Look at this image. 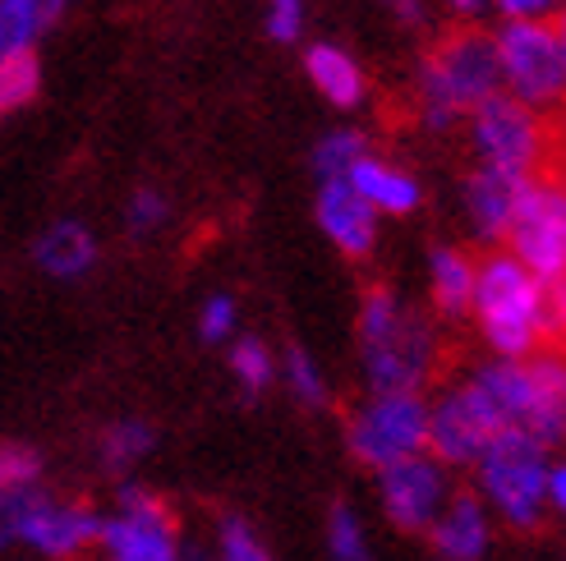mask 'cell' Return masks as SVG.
<instances>
[{"instance_id": "22", "label": "cell", "mask_w": 566, "mask_h": 561, "mask_svg": "<svg viewBox=\"0 0 566 561\" xmlns=\"http://www.w3.org/2000/svg\"><path fill=\"white\" fill-rule=\"evenodd\" d=\"M276 387H286L291 401L304 410H323L332 401V378L318 354H308L304 346H286L276 354Z\"/></svg>"}, {"instance_id": "36", "label": "cell", "mask_w": 566, "mask_h": 561, "mask_svg": "<svg viewBox=\"0 0 566 561\" xmlns=\"http://www.w3.org/2000/svg\"><path fill=\"white\" fill-rule=\"evenodd\" d=\"M433 10L447 14L457 28H479L493 14V0H433Z\"/></svg>"}, {"instance_id": "32", "label": "cell", "mask_w": 566, "mask_h": 561, "mask_svg": "<svg viewBox=\"0 0 566 561\" xmlns=\"http://www.w3.org/2000/svg\"><path fill=\"white\" fill-rule=\"evenodd\" d=\"M308 28V0H263V33L276 46H295Z\"/></svg>"}, {"instance_id": "19", "label": "cell", "mask_w": 566, "mask_h": 561, "mask_svg": "<svg viewBox=\"0 0 566 561\" xmlns=\"http://www.w3.org/2000/svg\"><path fill=\"white\" fill-rule=\"evenodd\" d=\"M97 235L83 226V221L65 216V221H51V226L38 235L33 244V263L55 276V280H78V276H88L97 267Z\"/></svg>"}, {"instance_id": "17", "label": "cell", "mask_w": 566, "mask_h": 561, "mask_svg": "<svg viewBox=\"0 0 566 561\" xmlns=\"http://www.w3.org/2000/svg\"><path fill=\"white\" fill-rule=\"evenodd\" d=\"M350 189L369 203L378 216H415L423 208V180L410 171L406 161L396 157H382V152H364L355 166H350Z\"/></svg>"}, {"instance_id": "29", "label": "cell", "mask_w": 566, "mask_h": 561, "mask_svg": "<svg viewBox=\"0 0 566 561\" xmlns=\"http://www.w3.org/2000/svg\"><path fill=\"white\" fill-rule=\"evenodd\" d=\"M46 474V461L38 446L6 437L0 442V493H19V488H38Z\"/></svg>"}, {"instance_id": "35", "label": "cell", "mask_w": 566, "mask_h": 561, "mask_svg": "<svg viewBox=\"0 0 566 561\" xmlns=\"http://www.w3.org/2000/svg\"><path fill=\"white\" fill-rule=\"evenodd\" d=\"M562 6H566V0H493V14L497 19H539V23H553Z\"/></svg>"}, {"instance_id": "31", "label": "cell", "mask_w": 566, "mask_h": 561, "mask_svg": "<svg viewBox=\"0 0 566 561\" xmlns=\"http://www.w3.org/2000/svg\"><path fill=\"white\" fill-rule=\"evenodd\" d=\"M166 221H171V199H166L161 189L144 184V189H134V193H129V203H125V231H129L134 240L157 235Z\"/></svg>"}, {"instance_id": "18", "label": "cell", "mask_w": 566, "mask_h": 561, "mask_svg": "<svg viewBox=\"0 0 566 561\" xmlns=\"http://www.w3.org/2000/svg\"><path fill=\"white\" fill-rule=\"evenodd\" d=\"M304 78L314 93L336 110H359L369 102V70L342 42H308L304 46Z\"/></svg>"}, {"instance_id": "15", "label": "cell", "mask_w": 566, "mask_h": 561, "mask_svg": "<svg viewBox=\"0 0 566 561\" xmlns=\"http://www.w3.org/2000/svg\"><path fill=\"white\" fill-rule=\"evenodd\" d=\"M493 529L497 520L474 493H451L423 539L438 561H484L493 552Z\"/></svg>"}, {"instance_id": "40", "label": "cell", "mask_w": 566, "mask_h": 561, "mask_svg": "<svg viewBox=\"0 0 566 561\" xmlns=\"http://www.w3.org/2000/svg\"><path fill=\"white\" fill-rule=\"evenodd\" d=\"M562 561H566V557H562Z\"/></svg>"}, {"instance_id": "8", "label": "cell", "mask_w": 566, "mask_h": 561, "mask_svg": "<svg viewBox=\"0 0 566 561\" xmlns=\"http://www.w3.org/2000/svg\"><path fill=\"white\" fill-rule=\"evenodd\" d=\"M493 55H497V83L506 97H516L521 106L548 110L566 106V74H562V51L553 23L539 19H502L493 28Z\"/></svg>"}, {"instance_id": "11", "label": "cell", "mask_w": 566, "mask_h": 561, "mask_svg": "<svg viewBox=\"0 0 566 561\" xmlns=\"http://www.w3.org/2000/svg\"><path fill=\"white\" fill-rule=\"evenodd\" d=\"M502 244L539 280H566V184L553 176H534L521 189Z\"/></svg>"}, {"instance_id": "23", "label": "cell", "mask_w": 566, "mask_h": 561, "mask_svg": "<svg viewBox=\"0 0 566 561\" xmlns=\"http://www.w3.org/2000/svg\"><path fill=\"white\" fill-rule=\"evenodd\" d=\"M226 369H231L244 401H259L276 387V350L259 336H235L226 350Z\"/></svg>"}, {"instance_id": "10", "label": "cell", "mask_w": 566, "mask_h": 561, "mask_svg": "<svg viewBox=\"0 0 566 561\" xmlns=\"http://www.w3.org/2000/svg\"><path fill=\"white\" fill-rule=\"evenodd\" d=\"M102 561H185V534L171 501L144 484H120L102 520Z\"/></svg>"}, {"instance_id": "13", "label": "cell", "mask_w": 566, "mask_h": 561, "mask_svg": "<svg viewBox=\"0 0 566 561\" xmlns=\"http://www.w3.org/2000/svg\"><path fill=\"white\" fill-rule=\"evenodd\" d=\"M102 520L106 511H97L88 497H61L42 484L33 516L23 525V548L46 561H88V552L102 543Z\"/></svg>"}, {"instance_id": "33", "label": "cell", "mask_w": 566, "mask_h": 561, "mask_svg": "<svg viewBox=\"0 0 566 561\" xmlns=\"http://www.w3.org/2000/svg\"><path fill=\"white\" fill-rule=\"evenodd\" d=\"M544 336L548 346L566 341V280H544Z\"/></svg>"}, {"instance_id": "24", "label": "cell", "mask_w": 566, "mask_h": 561, "mask_svg": "<svg viewBox=\"0 0 566 561\" xmlns=\"http://www.w3.org/2000/svg\"><path fill=\"white\" fill-rule=\"evenodd\" d=\"M157 446V428L148 419H116L102 437H97V461L111 474H129L134 465H144Z\"/></svg>"}, {"instance_id": "9", "label": "cell", "mask_w": 566, "mask_h": 561, "mask_svg": "<svg viewBox=\"0 0 566 561\" xmlns=\"http://www.w3.org/2000/svg\"><path fill=\"white\" fill-rule=\"evenodd\" d=\"M465 144H470L474 166L534 180L548 161V125H544L539 110H530L516 97L497 93L465 120Z\"/></svg>"}, {"instance_id": "28", "label": "cell", "mask_w": 566, "mask_h": 561, "mask_svg": "<svg viewBox=\"0 0 566 561\" xmlns=\"http://www.w3.org/2000/svg\"><path fill=\"white\" fill-rule=\"evenodd\" d=\"M212 561H276L263 534L253 529L244 516H221L217 520V539H212Z\"/></svg>"}, {"instance_id": "21", "label": "cell", "mask_w": 566, "mask_h": 561, "mask_svg": "<svg viewBox=\"0 0 566 561\" xmlns=\"http://www.w3.org/2000/svg\"><path fill=\"white\" fill-rule=\"evenodd\" d=\"M70 0H0V55L33 51V42L65 14Z\"/></svg>"}, {"instance_id": "25", "label": "cell", "mask_w": 566, "mask_h": 561, "mask_svg": "<svg viewBox=\"0 0 566 561\" xmlns=\"http://www.w3.org/2000/svg\"><path fill=\"white\" fill-rule=\"evenodd\" d=\"M327 561H378L374 534H369V520L359 516L355 501H336L327 511Z\"/></svg>"}, {"instance_id": "39", "label": "cell", "mask_w": 566, "mask_h": 561, "mask_svg": "<svg viewBox=\"0 0 566 561\" xmlns=\"http://www.w3.org/2000/svg\"><path fill=\"white\" fill-rule=\"evenodd\" d=\"M185 561H212V557H208V552H198V548H189V543H185Z\"/></svg>"}, {"instance_id": "26", "label": "cell", "mask_w": 566, "mask_h": 561, "mask_svg": "<svg viewBox=\"0 0 566 561\" xmlns=\"http://www.w3.org/2000/svg\"><path fill=\"white\" fill-rule=\"evenodd\" d=\"M369 152V138H364L359 129L342 125V129H327L314 152H308V166H314V180H346L350 166Z\"/></svg>"}, {"instance_id": "12", "label": "cell", "mask_w": 566, "mask_h": 561, "mask_svg": "<svg viewBox=\"0 0 566 561\" xmlns=\"http://www.w3.org/2000/svg\"><path fill=\"white\" fill-rule=\"evenodd\" d=\"M374 488H378L382 520L391 529H401V534H429V525L447 507V497L457 493V484H451V469L438 456H429V452L406 456V461L378 469Z\"/></svg>"}, {"instance_id": "3", "label": "cell", "mask_w": 566, "mask_h": 561, "mask_svg": "<svg viewBox=\"0 0 566 561\" xmlns=\"http://www.w3.org/2000/svg\"><path fill=\"white\" fill-rule=\"evenodd\" d=\"M465 318L474 322L489 359H525V354L548 346V336H544V280L534 272H525L506 248L479 258Z\"/></svg>"}, {"instance_id": "1", "label": "cell", "mask_w": 566, "mask_h": 561, "mask_svg": "<svg viewBox=\"0 0 566 561\" xmlns=\"http://www.w3.org/2000/svg\"><path fill=\"white\" fill-rule=\"evenodd\" d=\"M355 354L369 391H423L442 363V331L391 286H369L355 318Z\"/></svg>"}, {"instance_id": "5", "label": "cell", "mask_w": 566, "mask_h": 561, "mask_svg": "<svg viewBox=\"0 0 566 561\" xmlns=\"http://www.w3.org/2000/svg\"><path fill=\"white\" fill-rule=\"evenodd\" d=\"M497 433H506V414L489 359L447 378L438 396H429V456H438L447 469H470Z\"/></svg>"}, {"instance_id": "34", "label": "cell", "mask_w": 566, "mask_h": 561, "mask_svg": "<svg viewBox=\"0 0 566 561\" xmlns=\"http://www.w3.org/2000/svg\"><path fill=\"white\" fill-rule=\"evenodd\" d=\"M374 6L401 28H429L433 23V0H374Z\"/></svg>"}, {"instance_id": "38", "label": "cell", "mask_w": 566, "mask_h": 561, "mask_svg": "<svg viewBox=\"0 0 566 561\" xmlns=\"http://www.w3.org/2000/svg\"><path fill=\"white\" fill-rule=\"evenodd\" d=\"M553 33H557V51H562V74H566V6L553 19Z\"/></svg>"}, {"instance_id": "4", "label": "cell", "mask_w": 566, "mask_h": 561, "mask_svg": "<svg viewBox=\"0 0 566 561\" xmlns=\"http://www.w3.org/2000/svg\"><path fill=\"white\" fill-rule=\"evenodd\" d=\"M548 469H553L548 446L530 442L525 433H497L470 465L474 474L470 493L484 501L502 529L534 534L548 520Z\"/></svg>"}, {"instance_id": "2", "label": "cell", "mask_w": 566, "mask_h": 561, "mask_svg": "<svg viewBox=\"0 0 566 561\" xmlns=\"http://www.w3.org/2000/svg\"><path fill=\"white\" fill-rule=\"evenodd\" d=\"M497 93L502 83H497L493 38L484 28H451L419 55L410 78V110L419 129L451 134Z\"/></svg>"}, {"instance_id": "37", "label": "cell", "mask_w": 566, "mask_h": 561, "mask_svg": "<svg viewBox=\"0 0 566 561\" xmlns=\"http://www.w3.org/2000/svg\"><path fill=\"white\" fill-rule=\"evenodd\" d=\"M548 516L566 525V461H553L548 469Z\"/></svg>"}, {"instance_id": "20", "label": "cell", "mask_w": 566, "mask_h": 561, "mask_svg": "<svg viewBox=\"0 0 566 561\" xmlns=\"http://www.w3.org/2000/svg\"><path fill=\"white\" fill-rule=\"evenodd\" d=\"M474 267H479V258H470V248H461V244H438L429 254V299L438 308V318L470 314Z\"/></svg>"}, {"instance_id": "7", "label": "cell", "mask_w": 566, "mask_h": 561, "mask_svg": "<svg viewBox=\"0 0 566 561\" xmlns=\"http://www.w3.org/2000/svg\"><path fill=\"white\" fill-rule=\"evenodd\" d=\"M346 452L369 474L429 452V396L423 391H364L346 419Z\"/></svg>"}, {"instance_id": "6", "label": "cell", "mask_w": 566, "mask_h": 561, "mask_svg": "<svg viewBox=\"0 0 566 561\" xmlns=\"http://www.w3.org/2000/svg\"><path fill=\"white\" fill-rule=\"evenodd\" d=\"M489 373L506 433H525L548 452L566 446V350L544 346L525 359H489Z\"/></svg>"}, {"instance_id": "27", "label": "cell", "mask_w": 566, "mask_h": 561, "mask_svg": "<svg viewBox=\"0 0 566 561\" xmlns=\"http://www.w3.org/2000/svg\"><path fill=\"white\" fill-rule=\"evenodd\" d=\"M42 88V65L33 51H10L0 55V116L28 106Z\"/></svg>"}, {"instance_id": "14", "label": "cell", "mask_w": 566, "mask_h": 561, "mask_svg": "<svg viewBox=\"0 0 566 561\" xmlns=\"http://www.w3.org/2000/svg\"><path fill=\"white\" fill-rule=\"evenodd\" d=\"M314 221H318L323 240L342 258H350V263L374 258L382 216L350 189V180H318V189H314Z\"/></svg>"}, {"instance_id": "16", "label": "cell", "mask_w": 566, "mask_h": 561, "mask_svg": "<svg viewBox=\"0 0 566 561\" xmlns=\"http://www.w3.org/2000/svg\"><path fill=\"white\" fill-rule=\"evenodd\" d=\"M525 184L530 180H521V176L489 171V166H470V176L461 180V216H465L470 235L484 240V244H502Z\"/></svg>"}, {"instance_id": "30", "label": "cell", "mask_w": 566, "mask_h": 561, "mask_svg": "<svg viewBox=\"0 0 566 561\" xmlns=\"http://www.w3.org/2000/svg\"><path fill=\"white\" fill-rule=\"evenodd\" d=\"M240 336V299L231 290H217L198 308V341L208 346H231Z\"/></svg>"}]
</instances>
